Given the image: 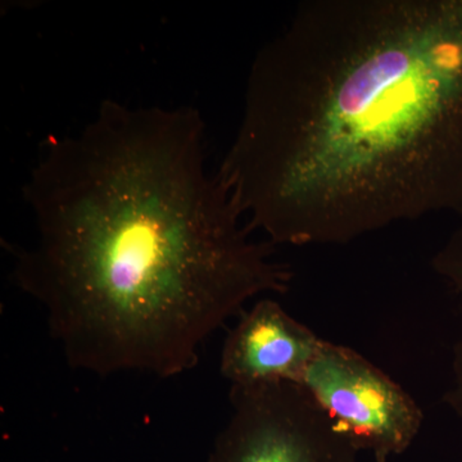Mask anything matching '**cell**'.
I'll return each mask as SVG.
<instances>
[{
    "mask_svg": "<svg viewBox=\"0 0 462 462\" xmlns=\"http://www.w3.org/2000/svg\"><path fill=\"white\" fill-rule=\"evenodd\" d=\"M218 176L276 245L462 216V0H307L254 57Z\"/></svg>",
    "mask_w": 462,
    "mask_h": 462,
    "instance_id": "cell-2",
    "label": "cell"
},
{
    "mask_svg": "<svg viewBox=\"0 0 462 462\" xmlns=\"http://www.w3.org/2000/svg\"><path fill=\"white\" fill-rule=\"evenodd\" d=\"M229 400L207 462H358L357 448L300 385L230 387Z\"/></svg>",
    "mask_w": 462,
    "mask_h": 462,
    "instance_id": "cell-3",
    "label": "cell"
},
{
    "mask_svg": "<svg viewBox=\"0 0 462 462\" xmlns=\"http://www.w3.org/2000/svg\"><path fill=\"white\" fill-rule=\"evenodd\" d=\"M321 340L278 300L264 297L245 310L227 334L220 356L221 375L230 387L298 384Z\"/></svg>",
    "mask_w": 462,
    "mask_h": 462,
    "instance_id": "cell-5",
    "label": "cell"
},
{
    "mask_svg": "<svg viewBox=\"0 0 462 462\" xmlns=\"http://www.w3.org/2000/svg\"><path fill=\"white\" fill-rule=\"evenodd\" d=\"M374 462H388V461H385V460H374Z\"/></svg>",
    "mask_w": 462,
    "mask_h": 462,
    "instance_id": "cell-7",
    "label": "cell"
},
{
    "mask_svg": "<svg viewBox=\"0 0 462 462\" xmlns=\"http://www.w3.org/2000/svg\"><path fill=\"white\" fill-rule=\"evenodd\" d=\"M358 452L388 461L420 433L424 413L391 376L349 346L322 339L298 383Z\"/></svg>",
    "mask_w": 462,
    "mask_h": 462,
    "instance_id": "cell-4",
    "label": "cell"
},
{
    "mask_svg": "<svg viewBox=\"0 0 462 462\" xmlns=\"http://www.w3.org/2000/svg\"><path fill=\"white\" fill-rule=\"evenodd\" d=\"M23 196L36 236L12 279L80 372H190L245 303L293 279L207 167L193 107L103 100L83 129L42 142Z\"/></svg>",
    "mask_w": 462,
    "mask_h": 462,
    "instance_id": "cell-1",
    "label": "cell"
},
{
    "mask_svg": "<svg viewBox=\"0 0 462 462\" xmlns=\"http://www.w3.org/2000/svg\"><path fill=\"white\" fill-rule=\"evenodd\" d=\"M434 272L454 289L462 303V216L461 223L431 260ZM445 401L462 421V336L452 354V379Z\"/></svg>",
    "mask_w": 462,
    "mask_h": 462,
    "instance_id": "cell-6",
    "label": "cell"
}]
</instances>
